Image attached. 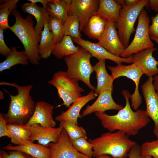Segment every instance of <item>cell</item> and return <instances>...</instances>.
<instances>
[{
	"label": "cell",
	"instance_id": "cell-1",
	"mask_svg": "<svg viewBox=\"0 0 158 158\" xmlns=\"http://www.w3.org/2000/svg\"><path fill=\"white\" fill-rule=\"evenodd\" d=\"M122 94L125 98L126 104L117 114L110 115L105 112H96L95 114L102 126L109 131H119L128 136H135L150 123V118L146 115L145 111L138 109L134 111L132 109L128 91L124 90Z\"/></svg>",
	"mask_w": 158,
	"mask_h": 158
},
{
	"label": "cell",
	"instance_id": "cell-2",
	"mask_svg": "<svg viewBox=\"0 0 158 158\" xmlns=\"http://www.w3.org/2000/svg\"><path fill=\"white\" fill-rule=\"evenodd\" d=\"M1 85L13 86L17 90L16 95L10 94L4 89L9 95L10 102L8 111L3 114L8 123L20 125L26 124L35 111L36 104L30 95L32 88V85H20L16 83L1 81Z\"/></svg>",
	"mask_w": 158,
	"mask_h": 158
},
{
	"label": "cell",
	"instance_id": "cell-3",
	"mask_svg": "<svg viewBox=\"0 0 158 158\" xmlns=\"http://www.w3.org/2000/svg\"><path fill=\"white\" fill-rule=\"evenodd\" d=\"M12 13L15 22L9 29L21 42L25 53L30 63L33 65H37L41 59L38 51L40 38L35 29L33 17L29 14L24 18L21 13L17 9Z\"/></svg>",
	"mask_w": 158,
	"mask_h": 158
},
{
	"label": "cell",
	"instance_id": "cell-4",
	"mask_svg": "<svg viewBox=\"0 0 158 158\" xmlns=\"http://www.w3.org/2000/svg\"><path fill=\"white\" fill-rule=\"evenodd\" d=\"M88 141L94 146L93 158L108 154L112 158H127L131 148L137 144L129 136L119 131L105 133Z\"/></svg>",
	"mask_w": 158,
	"mask_h": 158
},
{
	"label": "cell",
	"instance_id": "cell-5",
	"mask_svg": "<svg viewBox=\"0 0 158 158\" xmlns=\"http://www.w3.org/2000/svg\"><path fill=\"white\" fill-rule=\"evenodd\" d=\"M92 57L88 51L81 47L78 52L64 57V60L67 68L66 72L68 76L77 82L82 81L94 91L95 87L90 82L91 75L94 71L90 61Z\"/></svg>",
	"mask_w": 158,
	"mask_h": 158
},
{
	"label": "cell",
	"instance_id": "cell-6",
	"mask_svg": "<svg viewBox=\"0 0 158 158\" xmlns=\"http://www.w3.org/2000/svg\"><path fill=\"white\" fill-rule=\"evenodd\" d=\"M148 2V0H139L133 5L122 6L120 11L119 17L116 23V27L118 29L119 38L125 49L129 45L130 37L134 31L136 20Z\"/></svg>",
	"mask_w": 158,
	"mask_h": 158
},
{
	"label": "cell",
	"instance_id": "cell-7",
	"mask_svg": "<svg viewBox=\"0 0 158 158\" xmlns=\"http://www.w3.org/2000/svg\"><path fill=\"white\" fill-rule=\"evenodd\" d=\"M48 83L56 88L59 98L63 101L59 107L64 105L69 107L73 102L82 96L81 93L84 91L78 82L71 78L66 72L63 71L55 73Z\"/></svg>",
	"mask_w": 158,
	"mask_h": 158
},
{
	"label": "cell",
	"instance_id": "cell-8",
	"mask_svg": "<svg viewBox=\"0 0 158 158\" xmlns=\"http://www.w3.org/2000/svg\"><path fill=\"white\" fill-rule=\"evenodd\" d=\"M138 18L134 37L131 43L122 53L121 57H129L141 50L153 47L154 44L149 32L150 18L144 9L142 10Z\"/></svg>",
	"mask_w": 158,
	"mask_h": 158
},
{
	"label": "cell",
	"instance_id": "cell-9",
	"mask_svg": "<svg viewBox=\"0 0 158 158\" xmlns=\"http://www.w3.org/2000/svg\"><path fill=\"white\" fill-rule=\"evenodd\" d=\"M111 72V77L114 80L122 76L126 77L134 83L135 87L133 93L130 95L131 106L134 110H137L142 102V97L140 94L139 86L140 80L143 73L134 63L129 65L119 63L115 66H108Z\"/></svg>",
	"mask_w": 158,
	"mask_h": 158
},
{
	"label": "cell",
	"instance_id": "cell-10",
	"mask_svg": "<svg viewBox=\"0 0 158 158\" xmlns=\"http://www.w3.org/2000/svg\"><path fill=\"white\" fill-rule=\"evenodd\" d=\"M153 77H149L141 86L142 94L146 105V115L154 123L153 132L158 138V94L153 84Z\"/></svg>",
	"mask_w": 158,
	"mask_h": 158
},
{
	"label": "cell",
	"instance_id": "cell-11",
	"mask_svg": "<svg viewBox=\"0 0 158 158\" xmlns=\"http://www.w3.org/2000/svg\"><path fill=\"white\" fill-rule=\"evenodd\" d=\"M99 3L97 0H71L68 16L74 15L79 18L80 31H82L90 17L97 11Z\"/></svg>",
	"mask_w": 158,
	"mask_h": 158
},
{
	"label": "cell",
	"instance_id": "cell-12",
	"mask_svg": "<svg viewBox=\"0 0 158 158\" xmlns=\"http://www.w3.org/2000/svg\"><path fill=\"white\" fill-rule=\"evenodd\" d=\"M97 43L113 55L118 57L125 49L116 29V23L107 20L104 32Z\"/></svg>",
	"mask_w": 158,
	"mask_h": 158
},
{
	"label": "cell",
	"instance_id": "cell-13",
	"mask_svg": "<svg viewBox=\"0 0 158 158\" xmlns=\"http://www.w3.org/2000/svg\"><path fill=\"white\" fill-rule=\"evenodd\" d=\"M48 147L51 150L50 158H90L74 148L68 135L63 128L58 141L50 143Z\"/></svg>",
	"mask_w": 158,
	"mask_h": 158
},
{
	"label": "cell",
	"instance_id": "cell-14",
	"mask_svg": "<svg viewBox=\"0 0 158 158\" xmlns=\"http://www.w3.org/2000/svg\"><path fill=\"white\" fill-rule=\"evenodd\" d=\"M73 41L81 47L88 51L92 57H94L99 60L108 59L112 61L117 64L124 62L129 63H133L132 56L126 58L116 56L108 51L97 43H94L82 38H72Z\"/></svg>",
	"mask_w": 158,
	"mask_h": 158
},
{
	"label": "cell",
	"instance_id": "cell-15",
	"mask_svg": "<svg viewBox=\"0 0 158 158\" xmlns=\"http://www.w3.org/2000/svg\"><path fill=\"white\" fill-rule=\"evenodd\" d=\"M157 49L153 47L144 49L133 54V63L140 69L143 74L149 77H153L158 74V61L152 55Z\"/></svg>",
	"mask_w": 158,
	"mask_h": 158
},
{
	"label": "cell",
	"instance_id": "cell-16",
	"mask_svg": "<svg viewBox=\"0 0 158 158\" xmlns=\"http://www.w3.org/2000/svg\"><path fill=\"white\" fill-rule=\"evenodd\" d=\"M54 109L53 105L48 102L44 101L37 102L32 116L26 125L30 126L39 124L44 127L55 128L56 122L53 116Z\"/></svg>",
	"mask_w": 158,
	"mask_h": 158
},
{
	"label": "cell",
	"instance_id": "cell-17",
	"mask_svg": "<svg viewBox=\"0 0 158 158\" xmlns=\"http://www.w3.org/2000/svg\"><path fill=\"white\" fill-rule=\"evenodd\" d=\"M31 134L30 141H37L38 144L48 146L50 143H56L58 140L63 129L60 126L56 128L44 127L39 124L30 126Z\"/></svg>",
	"mask_w": 158,
	"mask_h": 158
},
{
	"label": "cell",
	"instance_id": "cell-18",
	"mask_svg": "<svg viewBox=\"0 0 158 158\" xmlns=\"http://www.w3.org/2000/svg\"><path fill=\"white\" fill-rule=\"evenodd\" d=\"M113 91L106 90L101 92L96 101L91 105L87 106L82 113L83 117L94 112H104L111 110H119L123 107L117 104L112 96Z\"/></svg>",
	"mask_w": 158,
	"mask_h": 158
},
{
	"label": "cell",
	"instance_id": "cell-19",
	"mask_svg": "<svg viewBox=\"0 0 158 158\" xmlns=\"http://www.w3.org/2000/svg\"><path fill=\"white\" fill-rule=\"evenodd\" d=\"M97 96L91 90L87 95L82 96L72 104L68 109L63 111L55 117V120L59 122L69 121L78 124V120L82 108L89 101L94 99Z\"/></svg>",
	"mask_w": 158,
	"mask_h": 158
},
{
	"label": "cell",
	"instance_id": "cell-20",
	"mask_svg": "<svg viewBox=\"0 0 158 158\" xmlns=\"http://www.w3.org/2000/svg\"><path fill=\"white\" fill-rule=\"evenodd\" d=\"M2 149L21 152L32 158H50L51 155V150L49 147L35 144L29 140L19 145L14 146L9 144L3 147Z\"/></svg>",
	"mask_w": 158,
	"mask_h": 158
},
{
	"label": "cell",
	"instance_id": "cell-21",
	"mask_svg": "<svg viewBox=\"0 0 158 158\" xmlns=\"http://www.w3.org/2000/svg\"><path fill=\"white\" fill-rule=\"evenodd\" d=\"M93 67L96 74L97 80V86L94 91L97 96L106 90L113 91V82L114 80L107 71L105 60H99Z\"/></svg>",
	"mask_w": 158,
	"mask_h": 158
},
{
	"label": "cell",
	"instance_id": "cell-22",
	"mask_svg": "<svg viewBox=\"0 0 158 158\" xmlns=\"http://www.w3.org/2000/svg\"><path fill=\"white\" fill-rule=\"evenodd\" d=\"M21 8L24 12L28 13L35 17L36 21L35 28L40 38L44 24L48 23L49 20V16L47 11L44 8L38 6L37 4L30 2L22 4Z\"/></svg>",
	"mask_w": 158,
	"mask_h": 158
},
{
	"label": "cell",
	"instance_id": "cell-23",
	"mask_svg": "<svg viewBox=\"0 0 158 158\" xmlns=\"http://www.w3.org/2000/svg\"><path fill=\"white\" fill-rule=\"evenodd\" d=\"M122 7L115 0H100L98 9L94 15L116 23L119 18Z\"/></svg>",
	"mask_w": 158,
	"mask_h": 158
},
{
	"label": "cell",
	"instance_id": "cell-24",
	"mask_svg": "<svg viewBox=\"0 0 158 158\" xmlns=\"http://www.w3.org/2000/svg\"><path fill=\"white\" fill-rule=\"evenodd\" d=\"M107 20L99 16L93 15L82 31L89 38L99 40L104 32Z\"/></svg>",
	"mask_w": 158,
	"mask_h": 158
},
{
	"label": "cell",
	"instance_id": "cell-25",
	"mask_svg": "<svg viewBox=\"0 0 158 158\" xmlns=\"http://www.w3.org/2000/svg\"><path fill=\"white\" fill-rule=\"evenodd\" d=\"M7 128L13 144L19 145L30 141L31 134L30 126L8 123Z\"/></svg>",
	"mask_w": 158,
	"mask_h": 158
},
{
	"label": "cell",
	"instance_id": "cell-26",
	"mask_svg": "<svg viewBox=\"0 0 158 158\" xmlns=\"http://www.w3.org/2000/svg\"><path fill=\"white\" fill-rule=\"evenodd\" d=\"M71 0H49L46 10L50 16L64 23L68 16Z\"/></svg>",
	"mask_w": 158,
	"mask_h": 158
},
{
	"label": "cell",
	"instance_id": "cell-27",
	"mask_svg": "<svg viewBox=\"0 0 158 158\" xmlns=\"http://www.w3.org/2000/svg\"><path fill=\"white\" fill-rule=\"evenodd\" d=\"M80 49L79 46L74 44L71 37L65 35L60 42L55 44L52 54L57 59H60L78 52Z\"/></svg>",
	"mask_w": 158,
	"mask_h": 158
},
{
	"label": "cell",
	"instance_id": "cell-28",
	"mask_svg": "<svg viewBox=\"0 0 158 158\" xmlns=\"http://www.w3.org/2000/svg\"><path fill=\"white\" fill-rule=\"evenodd\" d=\"M55 44L52 34L49 30L48 23H46L41 33L38 46V53L41 58L46 59L49 57Z\"/></svg>",
	"mask_w": 158,
	"mask_h": 158
},
{
	"label": "cell",
	"instance_id": "cell-29",
	"mask_svg": "<svg viewBox=\"0 0 158 158\" xmlns=\"http://www.w3.org/2000/svg\"><path fill=\"white\" fill-rule=\"evenodd\" d=\"M6 57V59L0 63V72L9 69L18 64L27 65L29 61L24 50L18 51L16 47L14 46L12 47L11 52Z\"/></svg>",
	"mask_w": 158,
	"mask_h": 158
},
{
	"label": "cell",
	"instance_id": "cell-30",
	"mask_svg": "<svg viewBox=\"0 0 158 158\" xmlns=\"http://www.w3.org/2000/svg\"><path fill=\"white\" fill-rule=\"evenodd\" d=\"M19 0H8L0 5V28L4 30L9 29L8 17L16 9Z\"/></svg>",
	"mask_w": 158,
	"mask_h": 158
},
{
	"label": "cell",
	"instance_id": "cell-31",
	"mask_svg": "<svg viewBox=\"0 0 158 158\" xmlns=\"http://www.w3.org/2000/svg\"><path fill=\"white\" fill-rule=\"evenodd\" d=\"M60 126L66 130L71 141L81 137L87 139L85 129L73 122L69 121H62L60 122Z\"/></svg>",
	"mask_w": 158,
	"mask_h": 158
},
{
	"label": "cell",
	"instance_id": "cell-32",
	"mask_svg": "<svg viewBox=\"0 0 158 158\" xmlns=\"http://www.w3.org/2000/svg\"><path fill=\"white\" fill-rule=\"evenodd\" d=\"M63 27L65 35L69 36L73 38H81L80 21L76 16H68L63 23Z\"/></svg>",
	"mask_w": 158,
	"mask_h": 158
},
{
	"label": "cell",
	"instance_id": "cell-33",
	"mask_svg": "<svg viewBox=\"0 0 158 158\" xmlns=\"http://www.w3.org/2000/svg\"><path fill=\"white\" fill-rule=\"evenodd\" d=\"M48 23L53 35L54 43L60 42L65 36L63 24L57 18L50 16Z\"/></svg>",
	"mask_w": 158,
	"mask_h": 158
},
{
	"label": "cell",
	"instance_id": "cell-34",
	"mask_svg": "<svg viewBox=\"0 0 158 158\" xmlns=\"http://www.w3.org/2000/svg\"><path fill=\"white\" fill-rule=\"evenodd\" d=\"M87 138L81 137L71 141L74 148L78 152L92 158L93 155V145L87 141Z\"/></svg>",
	"mask_w": 158,
	"mask_h": 158
},
{
	"label": "cell",
	"instance_id": "cell-35",
	"mask_svg": "<svg viewBox=\"0 0 158 158\" xmlns=\"http://www.w3.org/2000/svg\"><path fill=\"white\" fill-rule=\"evenodd\" d=\"M140 147L142 155H147L153 158H158V138L151 141L145 142Z\"/></svg>",
	"mask_w": 158,
	"mask_h": 158
},
{
	"label": "cell",
	"instance_id": "cell-36",
	"mask_svg": "<svg viewBox=\"0 0 158 158\" xmlns=\"http://www.w3.org/2000/svg\"><path fill=\"white\" fill-rule=\"evenodd\" d=\"M0 155L3 158H32L28 154L21 152L11 150L8 152L0 150Z\"/></svg>",
	"mask_w": 158,
	"mask_h": 158
},
{
	"label": "cell",
	"instance_id": "cell-37",
	"mask_svg": "<svg viewBox=\"0 0 158 158\" xmlns=\"http://www.w3.org/2000/svg\"><path fill=\"white\" fill-rule=\"evenodd\" d=\"M151 20L152 23L149 27L150 37L158 39V12L155 16L151 17Z\"/></svg>",
	"mask_w": 158,
	"mask_h": 158
},
{
	"label": "cell",
	"instance_id": "cell-38",
	"mask_svg": "<svg viewBox=\"0 0 158 158\" xmlns=\"http://www.w3.org/2000/svg\"><path fill=\"white\" fill-rule=\"evenodd\" d=\"M4 30L0 28V54L2 56H6L10 53L11 49L6 44L4 41Z\"/></svg>",
	"mask_w": 158,
	"mask_h": 158
},
{
	"label": "cell",
	"instance_id": "cell-39",
	"mask_svg": "<svg viewBox=\"0 0 158 158\" xmlns=\"http://www.w3.org/2000/svg\"><path fill=\"white\" fill-rule=\"evenodd\" d=\"M8 123L2 114H0V137L7 136L10 138L7 128Z\"/></svg>",
	"mask_w": 158,
	"mask_h": 158
},
{
	"label": "cell",
	"instance_id": "cell-40",
	"mask_svg": "<svg viewBox=\"0 0 158 158\" xmlns=\"http://www.w3.org/2000/svg\"><path fill=\"white\" fill-rule=\"evenodd\" d=\"M128 157V158H143L141 147L137 144L133 146L129 151Z\"/></svg>",
	"mask_w": 158,
	"mask_h": 158
},
{
	"label": "cell",
	"instance_id": "cell-41",
	"mask_svg": "<svg viewBox=\"0 0 158 158\" xmlns=\"http://www.w3.org/2000/svg\"><path fill=\"white\" fill-rule=\"evenodd\" d=\"M148 4L152 10L158 12V0H149Z\"/></svg>",
	"mask_w": 158,
	"mask_h": 158
},
{
	"label": "cell",
	"instance_id": "cell-42",
	"mask_svg": "<svg viewBox=\"0 0 158 158\" xmlns=\"http://www.w3.org/2000/svg\"><path fill=\"white\" fill-rule=\"evenodd\" d=\"M49 0H28V1L34 4H37V3L42 4L43 6V7L46 9L47 3Z\"/></svg>",
	"mask_w": 158,
	"mask_h": 158
},
{
	"label": "cell",
	"instance_id": "cell-43",
	"mask_svg": "<svg viewBox=\"0 0 158 158\" xmlns=\"http://www.w3.org/2000/svg\"><path fill=\"white\" fill-rule=\"evenodd\" d=\"M153 84L154 87L158 94V74L153 77Z\"/></svg>",
	"mask_w": 158,
	"mask_h": 158
},
{
	"label": "cell",
	"instance_id": "cell-44",
	"mask_svg": "<svg viewBox=\"0 0 158 158\" xmlns=\"http://www.w3.org/2000/svg\"><path fill=\"white\" fill-rule=\"evenodd\" d=\"M138 1L139 0H125L123 6H130L133 5L137 3Z\"/></svg>",
	"mask_w": 158,
	"mask_h": 158
},
{
	"label": "cell",
	"instance_id": "cell-45",
	"mask_svg": "<svg viewBox=\"0 0 158 158\" xmlns=\"http://www.w3.org/2000/svg\"><path fill=\"white\" fill-rule=\"evenodd\" d=\"M95 158H112V157L110 155L108 154H103L98 156Z\"/></svg>",
	"mask_w": 158,
	"mask_h": 158
},
{
	"label": "cell",
	"instance_id": "cell-46",
	"mask_svg": "<svg viewBox=\"0 0 158 158\" xmlns=\"http://www.w3.org/2000/svg\"><path fill=\"white\" fill-rule=\"evenodd\" d=\"M0 99L1 100L3 99L4 98V94L1 91H0Z\"/></svg>",
	"mask_w": 158,
	"mask_h": 158
},
{
	"label": "cell",
	"instance_id": "cell-47",
	"mask_svg": "<svg viewBox=\"0 0 158 158\" xmlns=\"http://www.w3.org/2000/svg\"><path fill=\"white\" fill-rule=\"evenodd\" d=\"M150 38L155 42L158 44V39L154 37H150Z\"/></svg>",
	"mask_w": 158,
	"mask_h": 158
},
{
	"label": "cell",
	"instance_id": "cell-48",
	"mask_svg": "<svg viewBox=\"0 0 158 158\" xmlns=\"http://www.w3.org/2000/svg\"><path fill=\"white\" fill-rule=\"evenodd\" d=\"M143 158H153L151 156L147 155H142Z\"/></svg>",
	"mask_w": 158,
	"mask_h": 158
},
{
	"label": "cell",
	"instance_id": "cell-49",
	"mask_svg": "<svg viewBox=\"0 0 158 158\" xmlns=\"http://www.w3.org/2000/svg\"><path fill=\"white\" fill-rule=\"evenodd\" d=\"M0 158H3V157L0 155Z\"/></svg>",
	"mask_w": 158,
	"mask_h": 158
}]
</instances>
